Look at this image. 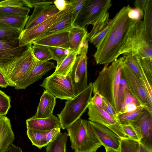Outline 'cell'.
<instances>
[{
    "label": "cell",
    "instance_id": "cb8c5ba5",
    "mask_svg": "<svg viewBox=\"0 0 152 152\" xmlns=\"http://www.w3.org/2000/svg\"><path fill=\"white\" fill-rule=\"evenodd\" d=\"M123 54L122 57L125 64L135 74L145 90L147 80L141 70L138 55L132 53H126Z\"/></svg>",
    "mask_w": 152,
    "mask_h": 152
},
{
    "label": "cell",
    "instance_id": "f546056e",
    "mask_svg": "<svg viewBox=\"0 0 152 152\" xmlns=\"http://www.w3.org/2000/svg\"><path fill=\"white\" fill-rule=\"evenodd\" d=\"M45 133V131L27 128V135L32 145L40 149L47 146Z\"/></svg>",
    "mask_w": 152,
    "mask_h": 152
},
{
    "label": "cell",
    "instance_id": "c3c4849f",
    "mask_svg": "<svg viewBox=\"0 0 152 152\" xmlns=\"http://www.w3.org/2000/svg\"><path fill=\"white\" fill-rule=\"evenodd\" d=\"M139 106H139L134 103H132L126 104L122 109L120 110L118 113V115L123 113L130 112L134 111L136 110Z\"/></svg>",
    "mask_w": 152,
    "mask_h": 152
},
{
    "label": "cell",
    "instance_id": "74e56055",
    "mask_svg": "<svg viewBox=\"0 0 152 152\" xmlns=\"http://www.w3.org/2000/svg\"><path fill=\"white\" fill-rule=\"evenodd\" d=\"M68 1L70 7L69 13L71 16L72 23L74 25L86 0H72Z\"/></svg>",
    "mask_w": 152,
    "mask_h": 152
},
{
    "label": "cell",
    "instance_id": "9a60e30c",
    "mask_svg": "<svg viewBox=\"0 0 152 152\" xmlns=\"http://www.w3.org/2000/svg\"><path fill=\"white\" fill-rule=\"evenodd\" d=\"M88 122L95 135L105 148L120 151L121 139L107 127L90 121Z\"/></svg>",
    "mask_w": 152,
    "mask_h": 152
},
{
    "label": "cell",
    "instance_id": "7402d4cb",
    "mask_svg": "<svg viewBox=\"0 0 152 152\" xmlns=\"http://www.w3.org/2000/svg\"><path fill=\"white\" fill-rule=\"evenodd\" d=\"M56 98L47 91L44 90L41 97L37 111L32 117L34 118H47L50 116L56 104Z\"/></svg>",
    "mask_w": 152,
    "mask_h": 152
},
{
    "label": "cell",
    "instance_id": "ab89813d",
    "mask_svg": "<svg viewBox=\"0 0 152 152\" xmlns=\"http://www.w3.org/2000/svg\"><path fill=\"white\" fill-rule=\"evenodd\" d=\"M24 6L33 8L44 5L52 4L54 1L49 0H22Z\"/></svg>",
    "mask_w": 152,
    "mask_h": 152
},
{
    "label": "cell",
    "instance_id": "9c48e42d",
    "mask_svg": "<svg viewBox=\"0 0 152 152\" xmlns=\"http://www.w3.org/2000/svg\"><path fill=\"white\" fill-rule=\"evenodd\" d=\"M70 8L69 3L65 10L59 11L36 26L24 29L20 32L18 38L19 47L31 45L33 41L43 35L54 23L64 17L69 11Z\"/></svg>",
    "mask_w": 152,
    "mask_h": 152
},
{
    "label": "cell",
    "instance_id": "277c9868",
    "mask_svg": "<svg viewBox=\"0 0 152 152\" xmlns=\"http://www.w3.org/2000/svg\"><path fill=\"white\" fill-rule=\"evenodd\" d=\"M129 53L152 59V41L144 32L142 20L137 21L131 26L125 35L119 54Z\"/></svg>",
    "mask_w": 152,
    "mask_h": 152
},
{
    "label": "cell",
    "instance_id": "1f68e13d",
    "mask_svg": "<svg viewBox=\"0 0 152 152\" xmlns=\"http://www.w3.org/2000/svg\"><path fill=\"white\" fill-rule=\"evenodd\" d=\"M138 56L141 70L149 84L152 86V59L142 57L138 55Z\"/></svg>",
    "mask_w": 152,
    "mask_h": 152
},
{
    "label": "cell",
    "instance_id": "8fae6325",
    "mask_svg": "<svg viewBox=\"0 0 152 152\" xmlns=\"http://www.w3.org/2000/svg\"><path fill=\"white\" fill-rule=\"evenodd\" d=\"M129 124L136 132L140 143L152 150V112L145 108Z\"/></svg>",
    "mask_w": 152,
    "mask_h": 152
},
{
    "label": "cell",
    "instance_id": "3957f363",
    "mask_svg": "<svg viewBox=\"0 0 152 152\" xmlns=\"http://www.w3.org/2000/svg\"><path fill=\"white\" fill-rule=\"evenodd\" d=\"M67 131L71 148L75 152H96L102 146L88 121L80 118L71 124Z\"/></svg>",
    "mask_w": 152,
    "mask_h": 152
},
{
    "label": "cell",
    "instance_id": "44dd1931",
    "mask_svg": "<svg viewBox=\"0 0 152 152\" xmlns=\"http://www.w3.org/2000/svg\"><path fill=\"white\" fill-rule=\"evenodd\" d=\"M14 139L10 119L0 115V152H6Z\"/></svg>",
    "mask_w": 152,
    "mask_h": 152
},
{
    "label": "cell",
    "instance_id": "4fadbf2b",
    "mask_svg": "<svg viewBox=\"0 0 152 152\" xmlns=\"http://www.w3.org/2000/svg\"><path fill=\"white\" fill-rule=\"evenodd\" d=\"M88 108V115L89 121L107 127L121 139L128 138L120 122L115 120L102 109L91 104Z\"/></svg>",
    "mask_w": 152,
    "mask_h": 152
},
{
    "label": "cell",
    "instance_id": "f5cc1de1",
    "mask_svg": "<svg viewBox=\"0 0 152 152\" xmlns=\"http://www.w3.org/2000/svg\"><path fill=\"white\" fill-rule=\"evenodd\" d=\"M8 86V84L4 75L0 71V87L2 88H6Z\"/></svg>",
    "mask_w": 152,
    "mask_h": 152
},
{
    "label": "cell",
    "instance_id": "6da1fadb",
    "mask_svg": "<svg viewBox=\"0 0 152 152\" xmlns=\"http://www.w3.org/2000/svg\"><path fill=\"white\" fill-rule=\"evenodd\" d=\"M131 8L129 5L123 7L110 20V28L94 55L97 64H109L120 56L119 52L126 33L131 26L137 21L128 17Z\"/></svg>",
    "mask_w": 152,
    "mask_h": 152
},
{
    "label": "cell",
    "instance_id": "d6986e66",
    "mask_svg": "<svg viewBox=\"0 0 152 152\" xmlns=\"http://www.w3.org/2000/svg\"><path fill=\"white\" fill-rule=\"evenodd\" d=\"M59 11L54 4L44 5L35 7L24 29L29 28L36 26Z\"/></svg>",
    "mask_w": 152,
    "mask_h": 152
},
{
    "label": "cell",
    "instance_id": "7dc6e473",
    "mask_svg": "<svg viewBox=\"0 0 152 152\" xmlns=\"http://www.w3.org/2000/svg\"><path fill=\"white\" fill-rule=\"evenodd\" d=\"M103 103V97L98 93L94 94L90 104L101 108Z\"/></svg>",
    "mask_w": 152,
    "mask_h": 152
},
{
    "label": "cell",
    "instance_id": "ba28073f",
    "mask_svg": "<svg viewBox=\"0 0 152 152\" xmlns=\"http://www.w3.org/2000/svg\"><path fill=\"white\" fill-rule=\"evenodd\" d=\"M40 86L56 98L67 100L75 96L69 73L66 76L52 74L45 78Z\"/></svg>",
    "mask_w": 152,
    "mask_h": 152
},
{
    "label": "cell",
    "instance_id": "7c38bea8",
    "mask_svg": "<svg viewBox=\"0 0 152 152\" xmlns=\"http://www.w3.org/2000/svg\"><path fill=\"white\" fill-rule=\"evenodd\" d=\"M122 73L126 81L127 89L129 92L141 105L152 112V101H151L136 75L125 63Z\"/></svg>",
    "mask_w": 152,
    "mask_h": 152
},
{
    "label": "cell",
    "instance_id": "4dcf8cb0",
    "mask_svg": "<svg viewBox=\"0 0 152 152\" xmlns=\"http://www.w3.org/2000/svg\"><path fill=\"white\" fill-rule=\"evenodd\" d=\"M31 49L35 58L42 61H48L53 59L52 52L49 47L37 45L31 46Z\"/></svg>",
    "mask_w": 152,
    "mask_h": 152
},
{
    "label": "cell",
    "instance_id": "8992f818",
    "mask_svg": "<svg viewBox=\"0 0 152 152\" xmlns=\"http://www.w3.org/2000/svg\"><path fill=\"white\" fill-rule=\"evenodd\" d=\"M31 46L20 56L0 66V71L4 75L8 86L15 87L30 70L35 59Z\"/></svg>",
    "mask_w": 152,
    "mask_h": 152
},
{
    "label": "cell",
    "instance_id": "2e32d148",
    "mask_svg": "<svg viewBox=\"0 0 152 152\" xmlns=\"http://www.w3.org/2000/svg\"><path fill=\"white\" fill-rule=\"evenodd\" d=\"M28 46L19 47L18 39L0 38V66L21 55Z\"/></svg>",
    "mask_w": 152,
    "mask_h": 152
},
{
    "label": "cell",
    "instance_id": "5b68a950",
    "mask_svg": "<svg viewBox=\"0 0 152 152\" xmlns=\"http://www.w3.org/2000/svg\"><path fill=\"white\" fill-rule=\"evenodd\" d=\"M93 91L92 83H90L81 92L65 102L64 108L57 114L61 128L67 129L80 118L90 104Z\"/></svg>",
    "mask_w": 152,
    "mask_h": 152
},
{
    "label": "cell",
    "instance_id": "ee69618b",
    "mask_svg": "<svg viewBox=\"0 0 152 152\" xmlns=\"http://www.w3.org/2000/svg\"><path fill=\"white\" fill-rule=\"evenodd\" d=\"M122 126L126 135L128 138L139 142L136 132L130 124Z\"/></svg>",
    "mask_w": 152,
    "mask_h": 152
},
{
    "label": "cell",
    "instance_id": "7bdbcfd3",
    "mask_svg": "<svg viewBox=\"0 0 152 152\" xmlns=\"http://www.w3.org/2000/svg\"><path fill=\"white\" fill-rule=\"evenodd\" d=\"M132 103H135L139 106L142 105L129 92L128 89H126L124 92L123 101L120 110L122 109L126 104Z\"/></svg>",
    "mask_w": 152,
    "mask_h": 152
},
{
    "label": "cell",
    "instance_id": "60d3db41",
    "mask_svg": "<svg viewBox=\"0 0 152 152\" xmlns=\"http://www.w3.org/2000/svg\"><path fill=\"white\" fill-rule=\"evenodd\" d=\"M101 108L104 110L117 121L120 122L118 114L111 104L103 97V103Z\"/></svg>",
    "mask_w": 152,
    "mask_h": 152
},
{
    "label": "cell",
    "instance_id": "52a82bcc",
    "mask_svg": "<svg viewBox=\"0 0 152 152\" xmlns=\"http://www.w3.org/2000/svg\"><path fill=\"white\" fill-rule=\"evenodd\" d=\"M110 0H86L74 25L82 27L93 25L108 12L112 4Z\"/></svg>",
    "mask_w": 152,
    "mask_h": 152
},
{
    "label": "cell",
    "instance_id": "f35d334b",
    "mask_svg": "<svg viewBox=\"0 0 152 152\" xmlns=\"http://www.w3.org/2000/svg\"><path fill=\"white\" fill-rule=\"evenodd\" d=\"M10 97L0 90V115H5L11 107Z\"/></svg>",
    "mask_w": 152,
    "mask_h": 152
},
{
    "label": "cell",
    "instance_id": "484cf974",
    "mask_svg": "<svg viewBox=\"0 0 152 152\" xmlns=\"http://www.w3.org/2000/svg\"><path fill=\"white\" fill-rule=\"evenodd\" d=\"M73 26L69 11L64 17L53 24L40 37L61 31L69 30Z\"/></svg>",
    "mask_w": 152,
    "mask_h": 152
},
{
    "label": "cell",
    "instance_id": "836d02e7",
    "mask_svg": "<svg viewBox=\"0 0 152 152\" xmlns=\"http://www.w3.org/2000/svg\"><path fill=\"white\" fill-rule=\"evenodd\" d=\"M20 32L17 29L0 22V38L18 39Z\"/></svg>",
    "mask_w": 152,
    "mask_h": 152
},
{
    "label": "cell",
    "instance_id": "db71d44e",
    "mask_svg": "<svg viewBox=\"0 0 152 152\" xmlns=\"http://www.w3.org/2000/svg\"><path fill=\"white\" fill-rule=\"evenodd\" d=\"M138 152H152V150L148 149L140 143Z\"/></svg>",
    "mask_w": 152,
    "mask_h": 152
},
{
    "label": "cell",
    "instance_id": "f6af8a7d",
    "mask_svg": "<svg viewBox=\"0 0 152 152\" xmlns=\"http://www.w3.org/2000/svg\"><path fill=\"white\" fill-rule=\"evenodd\" d=\"M61 132V128H55L45 131V139L47 145Z\"/></svg>",
    "mask_w": 152,
    "mask_h": 152
},
{
    "label": "cell",
    "instance_id": "d4e9b609",
    "mask_svg": "<svg viewBox=\"0 0 152 152\" xmlns=\"http://www.w3.org/2000/svg\"><path fill=\"white\" fill-rule=\"evenodd\" d=\"M30 16L0 15V22L11 26L21 32L23 30Z\"/></svg>",
    "mask_w": 152,
    "mask_h": 152
},
{
    "label": "cell",
    "instance_id": "603a6c76",
    "mask_svg": "<svg viewBox=\"0 0 152 152\" xmlns=\"http://www.w3.org/2000/svg\"><path fill=\"white\" fill-rule=\"evenodd\" d=\"M27 128L46 131L55 128H61L60 120L53 114L47 118H34L32 117L26 121Z\"/></svg>",
    "mask_w": 152,
    "mask_h": 152
},
{
    "label": "cell",
    "instance_id": "83f0119b",
    "mask_svg": "<svg viewBox=\"0 0 152 152\" xmlns=\"http://www.w3.org/2000/svg\"><path fill=\"white\" fill-rule=\"evenodd\" d=\"M68 136L67 133L60 132L48 144L46 152H66V145Z\"/></svg>",
    "mask_w": 152,
    "mask_h": 152
},
{
    "label": "cell",
    "instance_id": "d590c367",
    "mask_svg": "<svg viewBox=\"0 0 152 152\" xmlns=\"http://www.w3.org/2000/svg\"><path fill=\"white\" fill-rule=\"evenodd\" d=\"M52 54L53 59L57 62L56 69L58 68L71 51L68 49L59 47H49Z\"/></svg>",
    "mask_w": 152,
    "mask_h": 152
},
{
    "label": "cell",
    "instance_id": "816d5d0a",
    "mask_svg": "<svg viewBox=\"0 0 152 152\" xmlns=\"http://www.w3.org/2000/svg\"><path fill=\"white\" fill-rule=\"evenodd\" d=\"M6 152H23V151L20 148L15 146L12 143L9 146Z\"/></svg>",
    "mask_w": 152,
    "mask_h": 152
},
{
    "label": "cell",
    "instance_id": "9f6ffc18",
    "mask_svg": "<svg viewBox=\"0 0 152 152\" xmlns=\"http://www.w3.org/2000/svg\"><path fill=\"white\" fill-rule=\"evenodd\" d=\"M4 4L2 1H0V7H3Z\"/></svg>",
    "mask_w": 152,
    "mask_h": 152
},
{
    "label": "cell",
    "instance_id": "30bf717a",
    "mask_svg": "<svg viewBox=\"0 0 152 152\" xmlns=\"http://www.w3.org/2000/svg\"><path fill=\"white\" fill-rule=\"evenodd\" d=\"M88 42L82 49L80 54L77 55L72 69L69 73L74 93L76 96L87 86Z\"/></svg>",
    "mask_w": 152,
    "mask_h": 152
},
{
    "label": "cell",
    "instance_id": "ffe728a7",
    "mask_svg": "<svg viewBox=\"0 0 152 152\" xmlns=\"http://www.w3.org/2000/svg\"><path fill=\"white\" fill-rule=\"evenodd\" d=\"M88 32L85 27L73 25L69 31V49L77 50L78 55L85 44L88 42Z\"/></svg>",
    "mask_w": 152,
    "mask_h": 152
},
{
    "label": "cell",
    "instance_id": "e575fe53",
    "mask_svg": "<svg viewBox=\"0 0 152 152\" xmlns=\"http://www.w3.org/2000/svg\"><path fill=\"white\" fill-rule=\"evenodd\" d=\"M140 142L127 138L121 139L120 152H138Z\"/></svg>",
    "mask_w": 152,
    "mask_h": 152
},
{
    "label": "cell",
    "instance_id": "11a10c76",
    "mask_svg": "<svg viewBox=\"0 0 152 152\" xmlns=\"http://www.w3.org/2000/svg\"><path fill=\"white\" fill-rule=\"evenodd\" d=\"M106 152H120V151L115 150L113 149L105 148Z\"/></svg>",
    "mask_w": 152,
    "mask_h": 152
},
{
    "label": "cell",
    "instance_id": "f1b7e54d",
    "mask_svg": "<svg viewBox=\"0 0 152 152\" xmlns=\"http://www.w3.org/2000/svg\"><path fill=\"white\" fill-rule=\"evenodd\" d=\"M142 20L143 30L148 38L152 41V0H147Z\"/></svg>",
    "mask_w": 152,
    "mask_h": 152
},
{
    "label": "cell",
    "instance_id": "e0dca14e",
    "mask_svg": "<svg viewBox=\"0 0 152 152\" xmlns=\"http://www.w3.org/2000/svg\"><path fill=\"white\" fill-rule=\"evenodd\" d=\"M69 30L41 37L33 41L31 45H37L49 47H59L69 50Z\"/></svg>",
    "mask_w": 152,
    "mask_h": 152
},
{
    "label": "cell",
    "instance_id": "bcb514c9",
    "mask_svg": "<svg viewBox=\"0 0 152 152\" xmlns=\"http://www.w3.org/2000/svg\"><path fill=\"white\" fill-rule=\"evenodd\" d=\"M144 13L139 9L131 8L128 13V17L134 21L141 20L143 18Z\"/></svg>",
    "mask_w": 152,
    "mask_h": 152
},
{
    "label": "cell",
    "instance_id": "ac0fdd59",
    "mask_svg": "<svg viewBox=\"0 0 152 152\" xmlns=\"http://www.w3.org/2000/svg\"><path fill=\"white\" fill-rule=\"evenodd\" d=\"M93 26L91 31L88 33L87 38L88 41L97 48L110 28L109 13H105Z\"/></svg>",
    "mask_w": 152,
    "mask_h": 152
},
{
    "label": "cell",
    "instance_id": "f907efd6",
    "mask_svg": "<svg viewBox=\"0 0 152 152\" xmlns=\"http://www.w3.org/2000/svg\"><path fill=\"white\" fill-rule=\"evenodd\" d=\"M147 0H137L134 2L135 8L139 9L144 13V9L146 5Z\"/></svg>",
    "mask_w": 152,
    "mask_h": 152
},
{
    "label": "cell",
    "instance_id": "8d00e7d4",
    "mask_svg": "<svg viewBox=\"0 0 152 152\" xmlns=\"http://www.w3.org/2000/svg\"><path fill=\"white\" fill-rule=\"evenodd\" d=\"M145 108L141 105L134 111L118 114V119L121 125L129 124V122L136 117Z\"/></svg>",
    "mask_w": 152,
    "mask_h": 152
},
{
    "label": "cell",
    "instance_id": "7a4b0ae2",
    "mask_svg": "<svg viewBox=\"0 0 152 152\" xmlns=\"http://www.w3.org/2000/svg\"><path fill=\"white\" fill-rule=\"evenodd\" d=\"M104 64L95 81L92 83L93 94L98 93L113 106L118 114L119 112L118 96L122 70L124 65L122 57Z\"/></svg>",
    "mask_w": 152,
    "mask_h": 152
},
{
    "label": "cell",
    "instance_id": "4316f807",
    "mask_svg": "<svg viewBox=\"0 0 152 152\" xmlns=\"http://www.w3.org/2000/svg\"><path fill=\"white\" fill-rule=\"evenodd\" d=\"M78 55L77 50L70 52L53 74L66 76L70 72Z\"/></svg>",
    "mask_w": 152,
    "mask_h": 152
},
{
    "label": "cell",
    "instance_id": "d6a6232c",
    "mask_svg": "<svg viewBox=\"0 0 152 152\" xmlns=\"http://www.w3.org/2000/svg\"><path fill=\"white\" fill-rule=\"evenodd\" d=\"M28 7H0V15L27 16L30 11Z\"/></svg>",
    "mask_w": 152,
    "mask_h": 152
},
{
    "label": "cell",
    "instance_id": "b9f144b4",
    "mask_svg": "<svg viewBox=\"0 0 152 152\" xmlns=\"http://www.w3.org/2000/svg\"><path fill=\"white\" fill-rule=\"evenodd\" d=\"M127 89V85L126 81L121 73L119 89L118 102L119 111L123 101L124 94L125 90Z\"/></svg>",
    "mask_w": 152,
    "mask_h": 152
},
{
    "label": "cell",
    "instance_id": "5bb4252c",
    "mask_svg": "<svg viewBox=\"0 0 152 152\" xmlns=\"http://www.w3.org/2000/svg\"><path fill=\"white\" fill-rule=\"evenodd\" d=\"M56 68L53 62L39 61L35 58L28 73L16 84L15 89H25L29 86L40 79L46 73Z\"/></svg>",
    "mask_w": 152,
    "mask_h": 152
},
{
    "label": "cell",
    "instance_id": "681fc988",
    "mask_svg": "<svg viewBox=\"0 0 152 152\" xmlns=\"http://www.w3.org/2000/svg\"><path fill=\"white\" fill-rule=\"evenodd\" d=\"M54 4L60 11L65 10L69 5L68 1L56 0L54 1Z\"/></svg>",
    "mask_w": 152,
    "mask_h": 152
}]
</instances>
